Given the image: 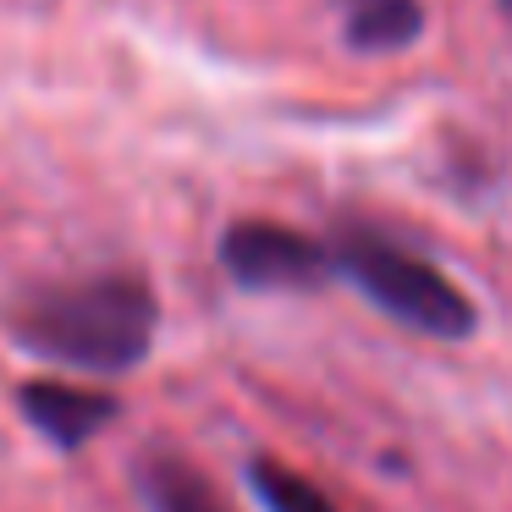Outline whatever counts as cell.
Returning <instances> with one entry per match:
<instances>
[{
  "instance_id": "9",
  "label": "cell",
  "mask_w": 512,
  "mask_h": 512,
  "mask_svg": "<svg viewBox=\"0 0 512 512\" xmlns=\"http://www.w3.org/2000/svg\"><path fill=\"white\" fill-rule=\"evenodd\" d=\"M501 12H507V17H512V0H501Z\"/></svg>"
},
{
  "instance_id": "1",
  "label": "cell",
  "mask_w": 512,
  "mask_h": 512,
  "mask_svg": "<svg viewBox=\"0 0 512 512\" xmlns=\"http://www.w3.org/2000/svg\"><path fill=\"white\" fill-rule=\"evenodd\" d=\"M155 320H160L155 292L133 270L50 281L12 309L17 342H28L34 353L56 358V364L94 369V375L144 364L149 342H155Z\"/></svg>"
},
{
  "instance_id": "8",
  "label": "cell",
  "mask_w": 512,
  "mask_h": 512,
  "mask_svg": "<svg viewBox=\"0 0 512 512\" xmlns=\"http://www.w3.org/2000/svg\"><path fill=\"white\" fill-rule=\"evenodd\" d=\"M375 6H397V0H347V12H375Z\"/></svg>"
},
{
  "instance_id": "2",
  "label": "cell",
  "mask_w": 512,
  "mask_h": 512,
  "mask_svg": "<svg viewBox=\"0 0 512 512\" xmlns=\"http://www.w3.org/2000/svg\"><path fill=\"white\" fill-rule=\"evenodd\" d=\"M331 265L342 270V276H353V287L364 292V298H375L391 320L413 325V331L446 336V342L474 331V303H468V292L457 287V281H446L430 259L397 248L391 237L342 232Z\"/></svg>"
},
{
  "instance_id": "4",
  "label": "cell",
  "mask_w": 512,
  "mask_h": 512,
  "mask_svg": "<svg viewBox=\"0 0 512 512\" xmlns=\"http://www.w3.org/2000/svg\"><path fill=\"white\" fill-rule=\"evenodd\" d=\"M23 413L34 430H45L56 446H83L116 419V397L94 386H67V380H28L23 386Z\"/></svg>"
},
{
  "instance_id": "3",
  "label": "cell",
  "mask_w": 512,
  "mask_h": 512,
  "mask_svg": "<svg viewBox=\"0 0 512 512\" xmlns=\"http://www.w3.org/2000/svg\"><path fill=\"white\" fill-rule=\"evenodd\" d=\"M221 265L237 287H259V292H281V287H314L331 270L314 237L292 232L281 221H237L221 237Z\"/></svg>"
},
{
  "instance_id": "6",
  "label": "cell",
  "mask_w": 512,
  "mask_h": 512,
  "mask_svg": "<svg viewBox=\"0 0 512 512\" xmlns=\"http://www.w3.org/2000/svg\"><path fill=\"white\" fill-rule=\"evenodd\" d=\"M248 485L265 501V512H342L309 474L276 463V457H254V463H248Z\"/></svg>"
},
{
  "instance_id": "5",
  "label": "cell",
  "mask_w": 512,
  "mask_h": 512,
  "mask_svg": "<svg viewBox=\"0 0 512 512\" xmlns=\"http://www.w3.org/2000/svg\"><path fill=\"white\" fill-rule=\"evenodd\" d=\"M138 485H144V501L155 512H226L221 496L210 490V479L171 452L144 457V463H138Z\"/></svg>"
},
{
  "instance_id": "7",
  "label": "cell",
  "mask_w": 512,
  "mask_h": 512,
  "mask_svg": "<svg viewBox=\"0 0 512 512\" xmlns=\"http://www.w3.org/2000/svg\"><path fill=\"white\" fill-rule=\"evenodd\" d=\"M419 34H424L419 0H397V6H375V12H347V39L358 50H402Z\"/></svg>"
}]
</instances>
